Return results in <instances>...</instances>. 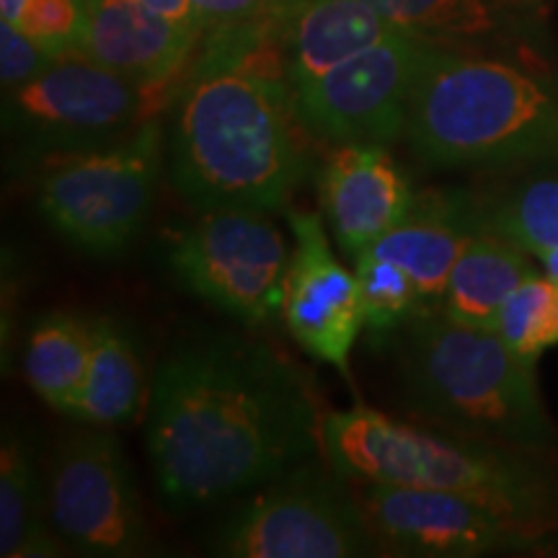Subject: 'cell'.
I'll return each instance as SVG.
<instances>
[{
    "instance_id": "6da1fadb",
    "label": "cell",
    "mask_w": 558,
    "mask_h": 558,
    "mask_svg": "<svg viewBox=\"0 0 558 558\" xmlns=\"http://www.w3.org/2000/svg\"><path fill=\"white\" fill-rule=\"evenodd\" d=\"M320 424L308 380L277 349L194 333L156 369L145 439L166 505L190 512L308 463Z\"/></svg>"
},
{
    "instance_id": "7a4b0ae2",
    "label": "cell",
    "mask_w": 558,
    "mask_h": 558,
    "mask_svg": "<svg viewBox=\"0 0 558 558\" xmlns=\"http://www.w3.org/2000/svg\"><path fill=\"white\" fill-rule=\"evenodd\" d=\"M282 37L277 16L207 34L181 81L169 169L181 197L202 213H275L311 173Z\"/></svg>"
},
{
    "instance_id": "3957f363",
    "label": "cell",
    "mask_w": 558,
    "mask_h": 558,
    "mask_svg": "<svg viewBox=\"0 0 558 558\" xmlns=\"http://www.w3.org/2000/svg\"><path fill=\"white\" fill-rule=\"evenodd\" d=\"M403 137L432 169H558V70L424 41Z\"/></svg>"
},
{
    "instance_id": "277c9868",
    "label": "cell",
    "mask_w": 558,
    "mask_h": 558,
    "mask_svg": "<svg viewBox=\"0 0 558 558\" xmlns=\"http://www.w3.org/2000/svg\"><path fill=\"white\" fill-rule=\"evenodd\" d=\"M320 450L349 484L439 488L535 535L558 525V476L541 456L414 427L367 407L326 414Z\"/></svg>"
},
{
    "instance_id": "5b68a950",
    "label": "cell",
    "mask_w": 558,
    "mask_h": 558,
    "mask_svg": "<svg viewBox=\"0 0 558 558\" xmlns=\"http://www.w3.org/2000/svg\"><path fill=\"white\" fill-rule=\"evenodd\" d=\"M401 386L407 407L429 427L541 458L558 448L535 360L492 329L442 311L416 313L401 344Z\"/></svg>"
},
{
    "instance_id": "8992f818",
    "label": "cell",
    "mask_w": 558,
    "mask_h": 558,
    "mask_svg": "<svg viewBox=\"0 0 558 558\" xmlns=\"http://www.w3.org/2000/svg\"><path fill=\"white\" fill-rule=\"evenodd\" d=\"M163 171L160 122L86 150L45 158L34 202L54 233L94 256L130 246L148 220Z\"/></svg>"
},
{
    "instance_id": "52a82bcc",
    "label": "cell",
    "mask_w": 558,
    "mask_h": 558,
    "mask_svg": "<svg viewBox=\"0 0 558 558\" xmlns=\"http://www.w3.org/2000/svg\"><path fill=\"white\" fill-rule=\"evenodd\" d=\"M329 465L303 463L251 492L215 530L213 550L230 558H354L375 543L354 488Z\"/></svg>"
},
{
    "instance_id": "ba28073f",
    "label": "cell",
    "mask_w": 558,
    "mask_h": 558,
    "mask_svg": "<svg viewBox=\"0 0 558 558\" xmlns=\"http://www.w3.org/2000/svg\"><path fill=\"white\" fill-rule=\"evenodd\" d=\"M166 264L181 288L243 324L282 313L290 254L267 213L209 209L171 235Z\"/></svg>"
},
{
    "instance_id": "9c48e42d",
    "label": "cell",
    "mask_w": 558,
    "mask_h": 558,
    "mask_svg": "<svg viewBox=\"0 0 558 558\" xmlns=\"http://www.w3.org/2000/svg\"><path fill=\"white\" fill-rule=\"evenodd\" d=\"M148 90L73 52L3 94V130L26 158L86 150L130 135Z\"/></svg>"
},
{
    "instance_id": "30bf717a",
    "label": "cell",
    "mask_w": 558,
    "mask_h": 558,
    "mask_svg": "<svg viewBox=\"0 0 558 558\" xmlns=\"http://www.w3.org/2000/svg\"><path fill=\"white\" fill-rule=\"evenodd\" d=\"M47 509L65 546L83 556L130 558L153 541L130 460L104 427L62 437L47 463Z\"/></svg>"
},
{
    "instance_id": "8fae6325",
    "label": "cell",
    "mask_w": 558,
    "mask_h": 558,
    "mask_svg": "<svg viewBox=\"0 0 558 558\" xmlns=\"http://www.w3.org/2000/svg\"><path fill=\"white\" fill-rule=\"evenodd\" d=\"M424 41L396 32L292 90L308 135L333 145H390L407 135Z\"/></svg>"
},
{
    "instance_id": "7c38bea8",
    "label": "cell",
    "mask_w": 558,
    "mask_h": 558,
    "mask_svg": "<svg viewBox=\"0 0 558 558\" xmlns=\"http://www.w3.org/2000/svg\"><path fill=\"white\" fill-rule=\"evenodd\" d=\"M375 550L414 558H473L527 550L541 535L439 488L357 484Z\"/></svg>"
},
{
    "instance_id": "4fadbf2b",
    "label": "cell",
    "mask_w": 558,
    "mask_h": 558,
    "mask_svg": "<svg viewBox=\"0 0 558 558\" xmlns=\"http://www.w3.org/2000/svg\"><path fill=\"white\" fill-rule=\"evenodd\" d=\"M288 220L295 251L284 275L282 318L311 357L349 373L352 347L365 329L357 275L333 256L318 215L290 209Z\"/></svg>"
},
{
    "instance_id": "5bb4252c",
    "label": "cell",
    "mask_w": 558,
    "mask_h": 558,
    "mask_svg": "<svg viewBox=\"0 0 558 558\" xmlns=\"http://www.w3.org/2000/svg\"><path fill=\"white\" fill-rule=\"evenodd\" d=\"M393 29L427 45L554 65L548 0H367Z\"/></svg>"
},
{
    "instance_id": "9a60e30c",
    "label": "cell",
    "mask_w": 558,
    "mask_h": 558,
    "mask_svg": "<svg viewBox=\"0 0 558 558\" xmlns=\"http://www.w3.org/2000/svg\"><path fill=\"white\" fill-rule=\"evenodd\" d=\"M414 199L388 145H339L320 173L324 220L352 259L403 222Z\"/></svg>"
},
{
    "instance_id": "2e32d148",
    "label": "cell",
    "mask_w": 558,
    "mask_h": 558,
    "mask_svg": "<svg viewBox=\"0 0 558 558\" xmlns=\"http://www.w3.org/2000/svg\"><path fill=\"white\" fill-rule=\"evenodd\" d=\"M202 34L150 9L143 0H96L88 5L81 54L114 70L143 90L177 81Z\"/></svg>"
},
{
    "instance_id": "e0dca14e",
    "label": "cell",
    "mask_w": 558,
    "mask_h": 558,
    "mask_svg": "<svg viewBox=\"0 0 558 558\" xmlns=\"http://www.w3.org/2000/svg\"><path fill=\"white\" fill-rule=\"evenodd\" d=\"M478 228L476 194L437 186L416 192L414 207L403 222L367 251L407 269L422 300V313L439 311L452 269Z\"/></svg>"
},
{
    "instance_id": "ac0fdd59",
    "label": "cell",
    "mask_w": 558,
    "mask_h": 558,
    "mask_svg": "<svg viewBox=\"0 0 558 558\" xmlns=\"http://www.w3.org/2000/svg\"><path fill=\"white\" fill-rule=\"evenodd\" d=\"M399 29L367 0H298L284 26V78L298 90Z\"/></svg>"
},
{
    "instance_id": "d6986e66",
    "label": "cell",
    "mask_w": 558,
    "mask_h": 558,
    "mask_svg": "<svg viewBox=\"0 0 558 558\" xmlns=\"http://www.w3.org/2000/svg\"><path fill=\"white\" fill-rule=\"evenodd\" d=\"M530 251L481 226L452 269L442 298L445 316L476 329H492L505 300L535 275Z\"/></svg>"
},
{
    "instance_id": "ffe728a7",
    "label": "cell",
    "mask_w": 558,
    "mask_h": 558,
    "mask_svg": "<svg viewBox=\"0 0 558 558\" xmlns=\"http://www.w3.org/2000/svg\"><path fill=\"white\" fill-rule=\"evenodd\" d=\"M68 546L52 527L47 486L39 481L29 437L16 427L3 429L0 442V556H65Z\"/></svg>"
},
{
    "instance_id": "44dd1931",
    "label": "cell",
    "mask_w": 558,
    "mask_h": 558,
    "mask_svg": "<svg viewBox=\"0 0 558 558\" xmlns=\"http://www.w3.org/2000/svg\"><path fill=\"white\" fill-rule=\"evenodd\" d=\"M143 360L128 324L114 316L90 318V357L75 422L114 427L132 422L143 403Z\"/></svg>"
},
{
    "instance_id": "7402d4cb",
    "label": "cell",
    "mask_w": 558,
    "mask_h": 558,
    "mask_svg": "<svg viewBox=\"0 0 558 558\" xmlns=\"http://www.w3.org/2000/svg\"><path fill=\"white\" fill-rule=\"evenodd\" d=\"M90 357V318L54 311L41 316L26 339L24 375L47 407L75 416Z\"/></svg>"
},
{
    "instance_id": "603a6c76",
    "label": "cell",
    "mask_w": 558,
    "mask_h": 558,
    "mask_svg": "<svg viewBox=\"0 0 558 558\" xmlns=\"http://www.w3.org/2000/svg\"><path fill=\"white\" fill-rule=\"evenodd\" d=\"M481 226L538 259L558 248V169L514 171V179L494 192L476 194Z\"/></svg>"
},
{
    "instance_id": "cb8c5ba5",
    "label": "cell",
    "mask_w": 558,
    "mask_h": 558,
    "mask_svg": "<svg viewBox=\"0 0 558 558\" xmlns=\"http://www.w3.org/2000/svg\"><path fill=\"white\" fill-rule=\"evenodd\" d=\"M354 275L360 284V303L365 329L375 337L393 331L396 326L407 324L416 313H422V300H418L414 279L407 269L386 256L362 251L354 256Z\"/></svg>"
},
{
    "instance_id": "d4e9b609",
    "label": "cell",
    "mask_w": 558,
    "mask_h": 558,
    "mask_svg": "<svg viewBox=\"0 0 558 558\" xmlns=\"http://www.w3.org/2000/svg\"><path fill=\"white\" fill-rule=\"evenodd\" d=\"M554 292L556 284L548 277L533 275L501 305L494 331L522 357L538 360L543 349L554 347Z\"/></svg>"
},
{
    "instance_id": "484cf974",
    "label": "cell",
    "mask_w": 558,
    "mask_h": 558,
    "mask_svg": "<svg viewBox=\"0 0 558 558\" xmlns=\"http://www.w3.org/2000/svg\"><path fill=\"white\" fill-rule=\"evenodd\" d=\"M86 19V0H26L16 26L58 58H65L81 50Z\"/></svg>"
},
{
    "instance_id": "4316f807",
    "label": "cell",
    "mask_w": 558,
    "mask_h": 558,
    "mask_svg": "<svg viewBox=\"0 0 558 558\" xmlns=\"http://www.w3.org/2000/svg\"><path fill=\"white\" fill-rule=\"evenodd\" d=\"M54 60H60L58 54L41 47L16 24L0 19V86H3V94L37 78Z\"/></svg>"
},
{
    "instance_id": "83f0119b",
    "label": "cell",
    "mask_w": 558,
    "mask_h": 558,
    "mask_svg": "<svg viewBox=\"0 0 558 558\" xmlns=\"http://www.w3.org/2000/svg\"><path fill=\"white\" fill-rule=\"evenodd\" d=\"M143 3H148L150 9H156L160 13H166V16L181 21V24L186 26H194V29L199 32L197 26V19H194V9H192V0H143ZM202 34V32H199Z\"/></svg>"
},
{
    "instance_id": "f1b7e54d",
    "label": "cell",
    "mask_w": 558,
    "mask_h": 558,
    "mask_svg": "<svg viewBox=\"0 0 558 558\" xmlns=\"http://www.w3.org/2000/svg\"><path fill=\"white\" fill-rule=\"evenodd\" d=\"M26 5V0H0V19L16 24L21 9Z\"/></svg>"
},
{
    "instance_id": "f546056e",
    "label": "cell",
    "mask_w": 558,
    "mask_h": 558,
    "mask_svg": "<svg viewBox=\"0 0 558 558\" xmlns=\"http://www.w3.org/2000/svg\"><path fill=\"white\" fill-rule=\"evenodd\" d=\"M538 259H541V264H543V269H546V277H548L554 284H558V248L548 251V254L538 256Z\"/></svg>"
},
{
    "instance_id": "4dcf8cb0",
    "label": "cell",
    "mask_w": 558,
    "mask_h": 558,
    "mask_svg": "<svg viewBox=\"0 0 558 558\" xmlns=\"http://www.w3.org/2000/svg\"><path fill=\"white\" fill-rule=\"evenodd\" d=\"M550 324H554V344H558V284L554 292V308H550Z\"/></svg>"
},
{
    "instance_id": "1f68e13d",
    "label": "cell",
    "mask_w": 558,
    "mask_h": 558,
    "mask_svg": "<svg viewBox=\"0 0 558 558\" xmlns=\"http://www.w3.org/2000/svg\"><path fill=\"white\" fill-rule=\"evenodd\" d=\"M86 3H88V5H94V3H96V0H86Z\"/></svg>"
}]
</instances>
